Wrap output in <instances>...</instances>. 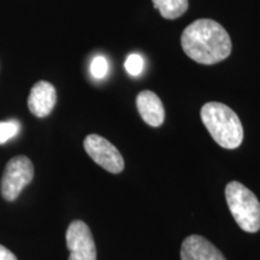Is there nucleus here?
Masks as SVG:
<instances>
[{
  "mask_svg": "<svg viewBox=\"0 0 260 260\" xmlns=\"http://www.w3.org/2000/svg\"><path fill=\"white\" fill-rule=\"evenodd\" d=\"M181 45L190 59L205 65L226 59L233 47L225 29L209 18L198 19L188 25L182 32Z\"/></svg>",
  "mask_w": 260,
  "mask_h": 260,
  "instance_id": "nucleus-1",
  "label": "nucleus"
},
{
  "mask_svg": "<svg viewBox=\"0 0 260 260\" xmlns=\"http://www.w3.org/2000/svg\"><path fill=\"white\" fill-rule=\"evenodd\" d=\"M201 121L214 141L225 149L240 147L243 126L239 116L222 103H207L201 107Z\"/></svg>",
  "mask_w": 260,
  "mask_h": 260,
  "instance_id": "nucleus-2",
  "label": "nucleus"
},
{
  "mask_svg": "<svg viewBox=\"0 0 260 260\" xmlns=\"http://www.w3.org/2000/svg\"><path fill=\"white\" fill-rule=\"evenodd\" d=\"M225 198L237 225L246 233L259 232L260 203L254 193L240 182L233 181L225 187Z\"/></svg>",
  "mask_w": 260,
  "mask_h": 260,
  "instance_id": "nucleus-3",
  "label": "nucleus"
},
{
  "mask_svg": "<svg viewBox=\"0 0 260 260\" xmlns=\"http://www.w3.org/2000/svg\"><path fill=\"white\" fill-rule=\"evenodd\" d=\"M34 177V165L30 159L25 155H17L10 159L6 164L0 191L6 201H15L28 186Z\"/></svg>",
  "mask_w": 260,
  "mask_h": 260,
  "instance_id": "nucleus-4",
  "label": "nucleus"
},
{
  "mask_svg": "<svg viewBox=\"0 0 260 260\" xmlns=\"http://www.w3.org/2000/svg\"><path fill=\"white\" fill-rule=\"evenodd\" d=\"M83 147L87 154L111 174H119L124 169V159L119 151L109 140L96 134H90L84 139Z\"/></svg>",
  "mask_w": 260,
  "mask_h": 260,
  "instance_id": "nucleus-5",
  "label": "nucleus"
},
{
  "mask_svg": "<svg viewBox=\"0 0 260 260\" xmlns=\"http://www.w3.org/2000/svg\"><path fill=\"white\" fill-rule=\"evenodd\" d=\"M69 260H96V248L89 226L82 220H74L67 230Z\"/></svg>",
  "mask_w": 260,
  "mask_h": 260,
  "instance_id": "nucleus-6",
  "label": "nucleus"
},
{
  "mask_svg": "<svg viewBox=\"0 0 260 260\" xmlns=\"http://www.w3.org/2000/svg\"><path fill=\"white\" fill-rule=\"evenodd\" d=\"M56 103V88L50 82L39 81L32 86L28 98V107L32 115L44 118L52 112Z\"/></svg>",
  "mask_w": 260,
  "mask_h": 260,
  "instance_id": "nucleus-7",
  "label": "nucleus"
},
{
  "mask_svg": "<svg viewBox=\"0 0 260 260\" xmlns=\"http://www.w3.org/2000/svg\"><path fill=\"white\" fill-rule=\"evenodd\" d=\"M181 260H226L222 252L209 240L200 235H190L181 247Z\"/></svg>",
  "mask_w": 260,
  "mask_h": 260,
  "instance_id": "nucleus-8",
  "label": "nucleus"
},
{
  "mask_svg": "<svg viewBox=\"0 0 260 260\" xmlns=\"http://www.w3.org/2000/svg\"><path fill=\"white\" fill-rule=\"evenodd\" d=\"M136 106L141 118L148 125L160 126L165 119V110L161 100L151 90H142L136 98Z\"/></svg>",
  "mask_w": 260,
  "mask_h": 260,
  "instance_id": "nucleus-9",
  "label": "nucleus"
},
{
  "mask_svg": "<svg viewBox=\"0 0 260 260\" xmlns=\"http://www.w3.org/2000/svg\"><path fill=\"white\" fill-rule=\"evenodd\" d=\"M155 9L167 19L181 17L188 9V0H152Z\"/></svg>",
  "mask_w": 260,
  "mask_h": 260,
  "instance_id": "nucleus-10",
  "label": "nucleus"
},
{
  "mask_svg": "<svg viewBox=\"0 0 260 260\" xmlns=\"http://www.w3.org/2000/svg\"><path fill=\"white\" fill-rule=\"evenodd\" d=\"M21 132V123L17 119L0 121V145H4L11 139L16 138Z\"/></svg>",
  "mask_w": 260,
  "mask_h": 260,
  "instance_id": "nucleus-11",
  "label": "nucleus"
},
{
  "mask_svg": "<svg viewBox=\"0 0 260 260\" xmlns=\"http://www.w3.org/2000/svg\"><path fill=\"white\" fill-rule=\"evenodd\" d=\"M90 74L94 79L102 80L109 73V61L104 56H96L90 61Z\"/></svg>",
  "mask_w": 260,
  "mask_h": 260,
  "instance_id": "nucleus-12",
  "label": "nucleus"
},
{
  "mask_svg": "<svg viewBox=\"0 0 260 260\" xmlns=\"http://www.w3.org/2000/svg\"><path fill=\"white\" fill-rule=\"evenodd\" d=\"M124 67L130 76H139L145 68V60L140 54L132 53L126 58Z\"/></svg>",
  "mask_w": 260,
  "mask_h": 260,
  "instance_id": "nucleus-13",
  "label": "nucleus"
},
{
  "mask_svg": "<svg viewBox=\"0 0 260 260\" xmlns=\"http://www.w3.org/2000/svg\"><path fill=\"white\" fill-rule=\"evenodd\" d=\"M0 260H17L16 255L11 251H9L6 247L0 245Z\"/></svg>",
  "mask_w": 260,
  "mask_h": 260,
  "instance_id": "nucleus-14",
  "label": "nucleus"
}]
</instances>
